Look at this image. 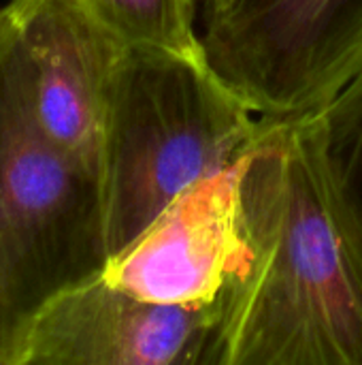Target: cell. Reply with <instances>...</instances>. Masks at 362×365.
I'll list each match as a JSON object with an SVG mask.
<instances>
[{
    "mask_svg": "<svg viewBox=\"0 0 362 365\" xmlns=\"http://www.w3.org/2000/svg\"><path fill=\"white\" fill-rule=\"evenodd\" d=\"M252 244L220 321V365H362V218L316 115L260 118L241 163Z\"/></svg>",
    "mask_w": 362,
    "mask_h": 365,
    "instance_id": "6da1fadb",
    "label": "cell"
},
{
    "mask_svg": "<svg viewBox=\"0 0 362 365\" xmlns=\"http://www.w3.org/2000/svg\"><path fill=\"white\" fill-rule=\"evenodd\" d=\"M258 133L260 115L205 56L126 45L111 81L100 154L109 261L183 190L239 163Z\"/></svg>",
    "mask_w": 362,
    "mask_h": 365,
    "instance_id": "7a4b0ae2",
    "label": "cell"
},
{
    "mask_svg": "<svg viewBox=\"0 0 362 365\" xmlns=\"http://www.w3.org/2000/svg\"><path fill=\"white\" fill-rule=\"evenodd\" d=\"M107 263L100 173L38 126L9 0L0 21V365H19L47 302Z\"/></svg>",
    "mask_w": 362,
    "mask_h": 365,
    "instance_id": "3957f363",
    "label": "cell"
},
{
    "mask_svg": "<svg viewBox=\"0 0 362 365\" xmlns=\"http://www.w3.org/2000/svg\"><path fill=\"white\" fill-rule=\"evenodd\" d=\"M201 49L256 115H316L362 68V0H207Z\"/></svg>",
    "mask_w": 362,
    "mask_h": 365,
    "instance_id": "277c9868",
    "label": "cell"
},
{
    "mask_svg": "<svg viewBox=\"0 0 362 365\" xmlns=\"http://www.w3.org/2000/svg\"><path fill=\"white\" fill-rule=\"evenodd\" d=\"M241 163L183 190L102 276L149 302L222 314L252 259Z\"/></svg>",
    "mask_w": 362,
    "mask_h": 365,
    "instance_id": "5b68a950",
    "label": "cell"
},
{
    "mask_svg": "<svg viewBox=\"0 0 362 365\" xmlns=\"http://www.w3.org/2000/svg\"><path fill=\"white\" fill-rule=\"evenodd\" d=\"M220 321L137 297L100 274L41 308L19 365H220Z\"/></svg>",
    "mask_w": 362,
    "mask_h": 365,
    "instance_id": "8992f818",
    "label": "cell"
},
{
    "mask_svg": "<svg viewBox=\"0 0 362 365\" xmlns=\"http://www.w3.org/2000/svg\"><path fill=\"white\" fill-rule=\"evenodd\" d=\"M34 115L66 154L100 173L111 81L128 43L81 0H11Z\"/></svg>",
    "mask_w": 362,
    "mask_h": 365,
    "instance_id": "52a82bcc",
    "label": "cell"
},
{
    "mask_svg": "<svg viewBox=\"0 0 362 365\" xmlns=\"http://www.w3.org/2000/svg\"><path fill=\"white\" fill-rule=\"evenodd\" d=\"M128 45L203 56L196 30L198 0H81Z\"/></svg>",
    "mask_w": 362,
    "mask_h": 365,
    "instance_id": "ba28073f",
    "label": "cell"
},
{
    "mask_svg": "<svg viewBox=\"0 0 362 365\" xmlns=\"http://www.w3.org/2000/svg\"><path fill=\"white\" fill-rule=\"evenodd\" d=\"M2 17H4V4L0 6V21H2Z\"/></svg>",
    "mask_w": 362,
    "mask_h": 365,
    "instance_id": "9c48e42d",
    "label": "cell"
},
{
    "mask_svg": "<svg viewBox=\"0 0 362 365\" xmlns=\"http://www.w3.org/2000/svg\"><path fill=\"white\" fill-rule=\"evenodd\" d=\"M205 2H207V0H205Z\"/></svg>",
    "mask_w": 362,
    "mask_h": 365,
    "instance_id": "30bf717a",
    "label": "cell"
}]
</instances>
